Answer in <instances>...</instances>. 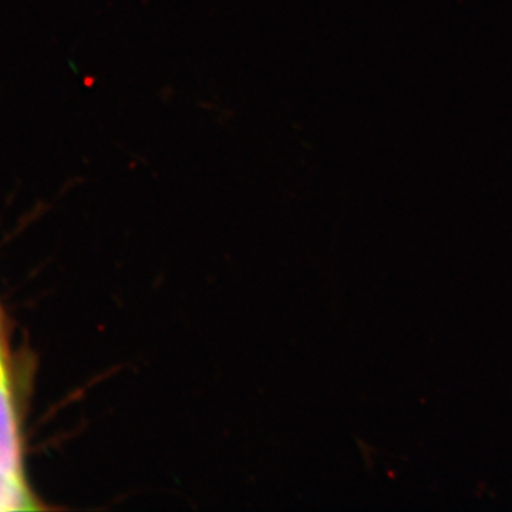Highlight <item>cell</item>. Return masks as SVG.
<instances>
[{"label":"cell","instance_id":"1","mask_svg":"<svg viewBox=\"0 0 512 512\" xmlns=\"http://www.w3.org/2000/svg\"><path fill=\"white\" fill-rule=\"evenodd\" d=\"M0 474L20 487H28L23 474L18 417L5 362L0 363Z\"/></svg>","mask_w":512,"mask_h":512},{"label":"cell","instance_id":"2","mask_svg":"<svg viewBox=\"0 0 512 512\" xmlns=\"http://www.w3.org/2000/svg\"><path fill=\"white\" fill-rule=\"evenodd\" d=\"M36 508L28 487L12 483L0 474V511H22Z\"/></svg>","mask_w":512,"mask_h":512}]
</instances>
